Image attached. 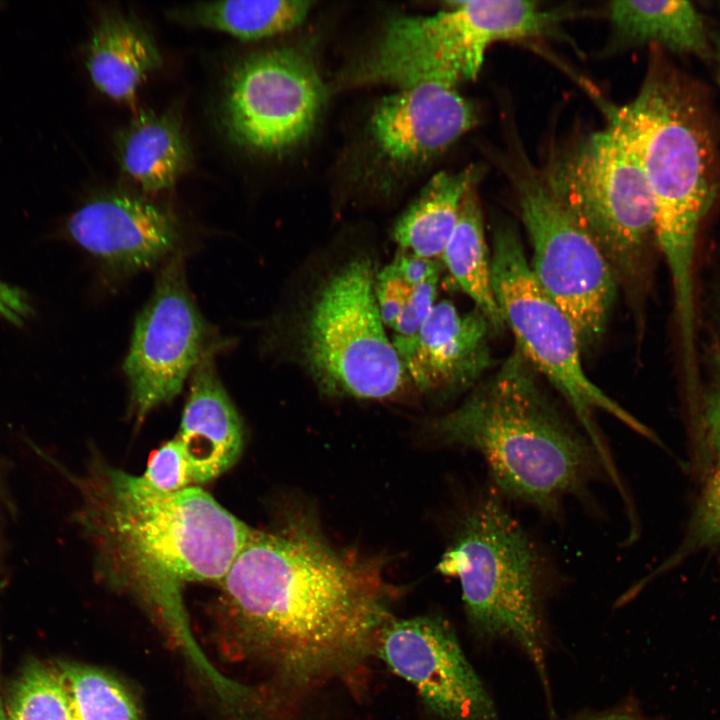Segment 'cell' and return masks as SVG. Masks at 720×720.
Returning a JSON list of instances; mask_svg holds the SVG:
<instances>
[{"mask_svg": "<svg viewBox=\"0 0 720 720\" xmlns=\"http://www.w3.org/2000/svg\"><path fill=\"white\" fill-rule=\"evenodd\" d=\"M220 584L230 642L299 683L354 667L392 619L376 569L304 520L253 529Z\"/></svg>", "mask_w": 720, "mask_h": 720, "instance_id": "obj_1", "label": "cell"}, {"mask_svg": "<svg viewBox=\"0 0 720 720\" xmlns=\"http://www.w3.org/2000/svg\"><path fill=\"white\" fill-rule=\"evenodd\" d=\"M71 479L99 574L186 632L185 586L220 582L253 528L199 487L158 492L97 459Z\"/></svg>", "mask_w": 720, "mask_h": 720, "instance_id": "obj_2", "label": "cell"}, {"mask_svg": "<svg viewBox=\"0 0 720 720\" xmlns=\"http://www.w3.org/2000/svg\"><path fill=\"white\" fill-rule=\"evenodd\" d=\"M431 426L442 442L478 452L500 494L547 515L581 493L603 466L589 438L560 413L517 348Z\"/></svg>", "mask_w": 720, "mask_h": 720, "instance_id": "obj_3", "label": "cell"}, {"mask_svg": "<svg viewBox=\"0 0 720 720\" xmlns=\"http://www.w3.org/2000/svg\"><path fill=\"white\" fill-rule=\"evenodd\" d=\"M608 117L642 165L679 329L692 333L697 234L717 187L716 154L704 113L680 76L655 58L636 97L609 109Z\"/></svg>", "mask_w": 720, "mask_h": 720, "instance_id": "obj_4", "label": "cell"}, {"mask_svg": "<svg viewBox=\"0 0 720 720\" xmlns=\"http://www.w3.org/2000/svg\"><path fill=\"white\" fill-rule=\"evenodd\" d=\"M437 568L459 580L474 630L487 640L518 646L534 665L549 699L543 616L546 564L497 490L470 507Z\"/></svg>", "mask_w": 720, "mask_h": 720, "instance_id": "obj_5", "label": "cell"}, {"mask_svg": "<svg viewBox=\"0 0 720 720\" xmlns=\"http://www.w3.org/2000/svg\"><path fill=\"white\" fill-rule=\"evenodd\" d=\"M376 275L370 257L346 259L323 278L303 315L300 357L328 395L388 399L409 380L379 314Z\"/></svg>", "mask_w": 720, "mask_h": 720, "instance_id": "obj_6", "label": "cell"}, {"mask_svg": "<svg viewBox=\"0 0 720 720\" xmlns=\"http://www.w3.org/2000/svg\"><path fill=\"white\" fill-rule=\"evenodd\" d=\"M492 248L493 291L505 326L516 339V348L563 395L606 472L611 477L617 475L598 431L596 412L611 414L648 438L653 434L589 379L573 324L537 282L519 234L511 224L495 228Z\"/></svg>", "mask_w": 720, "mask_h": 720, "instance_id": "obj_7", "label": "cell"}, {"mask_svg": "<svg viewBox=\"0 0 720 720\" xmlns=\"http://www.w3.org/2000/svg\"><path fill=\"white\" fill-rule=\"evenodd\" d=\"M542 179L595 240L617 276L633 275L654 228V202L642 165L611 124L550 160Z\"/></svg>", "mask_w": 720, "mask_h": 720, "instance_id": "obj_8", "label": "cell"}, {"mask_svg": "<svg viewBox=\"0 0 720 720\" xmlns=\"http://www.w3.org/2000/svg\"><path fill=\"white\" fill-rule=\"evenodd\" d=\"M532 246L530 267L574 326L582 351L599 344L617 293V274L595 240L528 166L513 174Z\"/></svg>", "mask_w": 720, "mask_h": 720, "instance_id": "obj_9", "label": "cell"}, {"mask_svg": "<svg viewBox=\"0 0 720 720\" xmlns=\"http://www.w3.org/2000/svg\"><path fill=\"white\" fill-rule=\"evenodd\" d=\"M325 87L313 63L299 51L273 49L241 59L230 71L221 106L226 135L237 146L280 154L314 128Z\"/></svg>", "mask_w": 720, "mask_h": 720, "instance_id": "obj_10", "label": "cell"}, {"mask_svg": "<svg viewBox=\"0 0 720 720\" xmlns=\"http://www.w3.org/2000/svg\"><path fill=\"white\" fill-rule=\"evenodd\" d=\"M209 331L189 290L183 255L175 251L138 315L123 370L138 421L177 396L206 351Z\"/></svg>", "mask_w": 720, "mask_h": 720, "instance_id": "obj_11", "label": "cell"}, {"mask_svg": "<svg viewBox=\"0 0 720 720\" xmlns=\"http://www.w3.org/2000/svg\"><path fill=\"white\" fill-rule=\"evenodd\" d=\"M377 645L387 665L417 689L440 719L501 720L454 630L442 618L391 619Z\"/></svg>", "mask_w": 720, "mask_h": 720, "instance_id": "obj_12", "label": "cell"}, {"mask_svg": "<svg viewBox=\"0 0 720 720\" xmlns=\"http://www.w3.org/2000/svg\"><path fill=\"white\" fill-rule=\"evenodd\" d=\"M429 16H397L355 70L354 80L399 88L422 82L458 85L477 78L485 52L479 47L462 1Z\"/></svg>", "mask_w": 720, "mask_h": 720, "instance_id": "obj_13", "label": "cell"}, {"mask_svg": "<svg viewBox=\"0 0 720 720\" xmlns=\"http://www.w3.org/2000/svg\"><path fill=\"white\" fill-rule=\"evenodd\" d=\"M64 232L106 267L124 273L167 260L179 238L177 222L166 209L124 192L86 201L67 218Z\"/></svg>", "mask_w": 720, "mask_h": 720, "instance_id": "obj_14", "label": "cell"}, {"mask_svg": "<svg viewBox=\"0 0 720 720\" xmlns=\"http://www.w3.org/2000/svg\"><path fill=\"white\" fill-rule=\"evenodd\" d=\"M477 121L474 105L456 85L422 82L382 98L369 127L384 158L399 166H415L443 153Z\"/></svg>", "mask_w": 720, "mask_h": 720, "instance_id": "obj_15", "label": "cell"}, {"mask_svg": "<svg viewBox=\"0 0 720 720\" xmlns=\"http://www.w3.org/2000/svg\"><path fill=\"white\" fill-rule=\"evenodd\" d=\"M490 332L479 310L461 312L443 300L436 302L415 336L391 341L420 392L449 395L472 386L491 367Z\"/></svg>", "mask_w": 720, "mask_h": 720, "instance_id": "obj_16", "label": "cell"}, {"mask_svg": "<svg viewBox=\"0 0 720 720\" xmlns=\"http://www.w3.org/2000/svg\"><path fill=\"white\" fill-rule=\"evenodd\" d=\"M210 347L192 372V380L178 433L192 482L203 484L229 470L244 446L241 418L224 389Z\"/></svg>", "mask_w": 720, "mask_h": 720, "instance_id": "obj_17", "label": "cell"}, {"mask_svg": "<svg viewBox=\"0 0 720 720\" xmlns=\"http://www.w3.org/2000/svg\"><path fill=\"white\" fill-rule=\"evenodd\" d=\"M85 65L99 92L134 108L139 89L161 67L162 56L141 24L109 11L99 17L93 29Z\"/></svg>", "mask_w": 720, "mask_h": 720, "instance_id": "obj_18", "label": "cell"}, {"mask_svg": "<svg viewBox=\"0 0 720 720\" xmlns=\"http://www.w3.org/2000/svg\"><path fill=\"white\" fill-rule=\"evenodd\" d=\"M116 152L122 171L148 192L174 186L191 162L180 122L170 112L136 111L116 136Z\"/></svg>", "mask_w": 720, "mask_h": 720, "instance_id": "obj_19", "label": "cell"}, {"mask_svg": "<svg viewBox=\"0 0 720 720\" xmlns=\"http://www.w3.org/2000/svg\"><path fill=\"white\" fill-rule=\"evenodd\" d=\"M481 170L470 165L457 172L435 174L394 225L393 239L399 248L428 259L440 258L456 225L461 203L478 183Z\"/></svg>", "mask_w": 720, "mask_h": 720, "instance_id": "obj_20", "label": "cell"}, {"mask_svg": "<svg viewBox=\"0 0 720 720\" xmlns=\"http://www.w3.org/2000/svg\"><path fill=\"white\" fill-rule=\"evenodd\" d=\"M608 15L616 38L622 42L654 44L698 56L711 51L703 19L689 1H614Z\"/></svg>", "mask_w": 720, "mask_h": 720, "instance_id": "obj_21", "label": "cell"}, {"mask_svg": "<svg viewBox=\"0 0 720 720\" xmlns=\"http://www.w3.org/2000/svg\"><path fill=\"white\" fill-rule=\"evenodd\" d=\"M461 290L489 321L494 333L506 326L497 304L476 186L465 195L454 230L440 257Z\"/></svg>", "mask_w": 720, "mask_h": 720, "instance_id": "obj_22", "label": "cell"}, {"mask_svg": "<svg viewBox=\"0 0 720 720\" xmlns=\"http://www.w3.org/2000/svg\"><path fill=\"white\" fill-rule=\"evenodd\" d=\"M312 5L304 0L200 2L175 9L171 17L241 40H258L297 27Z\"/></svg>", "mask_w": 720, "mask_h": 720, "instance_id": "obj_23", "label": "cell"}, {"mask_svg": "<svg viewBox=\"0 0 720 720\" xmlns=\"http://www.w3.org/2000/svg\"><path fill=\"white\" fill-rule=\"evenodd\" d=\"M53 666L74 720H142L133 695L110 674L67 661Z\"/></svg>", "mask_w": 720, "mask_h": 720, "instance_id": "obj_24", "label": "cell"}, {"mask_svg": "<svg viewBox=\"0 0 720 720\" xmlns=\"http://www.w3.org/2000/svg\"><path fill=\"white\" fill-rule=\"evenodd\" d=\"M7 720H74L53 665L29 658L4 701Z\"/></svg>", "mask_w": 720, "mask_h": 720, "instance_id": "obj_25", "label": "cell"}, {"mask_svg": "<svg viewBox=\"0 0 720 720\" xmlns=\"http://www.w3.org/2000/svg\"><path fill=\"white\" fill-rule=\"evenodd\" d=\"M717 545H720V466L707 480L680 545L654 575L676 566L696 552Z\"/></svg>", "mask_w": 720, "mask_h": 720, "instance_id": "obj_26", "label": "cell"}, {"mask_svg": "<svg viewBox=\"0 0 720 720\" xmlns=\"http://www.w3.org/2000/svg\"><path fill=\"white\" fill-rule=\"evenodd\" d=\"M140 477L150 488L163 493L178 492L193 483L186 453L175 437L153 454Z\"/></svg>", "mask_w": 720, "mask_h": 720, "instance_id": "obj_27", "label": "cell"}, {"mask_svg": "<svg viewBox=\"0 0 720 720\" xmlns=\"http://www.w3.org/2000/svg\"><path fill=\"white\" fill-rule=\"evenodd\" d=\"M421 284L407 280L392 261L377 272L375 295L379 314L385 327L392 330L417 287Z\"/></svg>", "mask_w": 720, "mask_h": 720, "instance_id": "obj_28", "label": "cell"}, {"mask_svg": "<svg viewBox=\"0 0 720 720\" xmlns=\"http://www.w3.org/2000/svg\"><path fill=\"white\" fill-rule=\"evenodd\" d=\"M439 275L419 285L394 324L392 339H408L421 329L436 304Z\"/></svg>", "mask_w": 720, "mask_h": 720, "instance_id": "obj_29", "label": "cell"}, {"mask_svg": "<svg viewBox=\"0 0 720 720\" xmlns=\"http://www.w3.org/2000/svg\"><path fill=\"white\" fill-rule=\"evenodd\" d=\"M31 311L25 292L0 279V316L15 325H21Z\"/></svg>", "mask_w": 720, "mask_h": 720, "instance_id": "obj_30", "label": "cell"}, {"mask_svg": "<svg viewBox=\"0 0 720 720\" xmlns=\"http://www.w3.org/2000/svg\"><path fill=\"white\" fill-rule=\"evenodd\" d=\"M703 419L706 442L720 466V387L708 396Z\"/></svg>", "mask_w": 720, "mask_h": 720, "instance_id": "obj_31", "label": "cell"}, {"mask_svg": "<svg viewBox=\"0 0 720 720\" xmlns=\"http://www.w3.org/2000/svg\"><path fill=\"white\" fill-rule=\"evenodd\" d=\"M579 720H639L631 711L627 709H613L607 712L596 713L585 716Z\"/></svg>", "mask_w": 720, "mask_h": 720, "instance_id": "obj_32", "label": "cell"}, {"mask_svg": "<svg viewBox=\"0 0 720 720\" xmlns=\"http://www.w3.org/2000/svg\"><path fill=\"white\" fill-rule=\"evenodd\" d=\"M712 55L714 56L716 63V77L720 86V34H714L712 36Z\"/></svg>", "mask_w": 720, "mask_h": 720, "instance_id": "obj_33", "label": "cell"}, {"mask_svg": "<svg viewBox=\"0 0 720 720\" xmlns=\"http://www.w3.org/2000/svg\"><path fill=\"white\" fill-rule=\"evenodd\" d=\"M7 486H6V478L3 466L0 461V503H3L7 498Z\"/></svg>", "mask_w": 720, "mask_h": 720, "instance_id": "obj_34", "label": "cell"}, {"mask_svg": "<svg viewBox=\"0 0 720 720\" xmlns=\"http://www.w3.org/2000/svg\"><path fill=\"white\" fill-rule=\"evenodd\" d=\"M0 666H1V644H0ZM0 720H7L4 701L0 692Z\"/></svg>", "mask_w": 720, "mask_h": 720, "instance_id": "obj_35", "label": "cell"}, {"mask_svg": "<svg viewBox=\"0 0 720 720\" xmlns=\"http://www.w3.org/2000/svg\"><path fill=\"white\" fill-rule=\"evenodd\" d=\"M2 560H3V559H2V549H1V544H0V574H1V571H2Z\"/></svg>", "mask_w": 720, "mask_h": 720, "instance_id": "obj_36", "label": "cell"}, {"mask_svg": "<svg viewBox=\"0 0 720 720\" xmlns=\"http://www.w3.org/2000/svg\"><path fill=\"white\" fill-rule=\"evenodd\" d=\"M720 5V4H719Z\"/></svg>", "mask_w": 720, "mask_h": 720, "instance_id": "obj_37", "label": "cell"}]
</instances>
